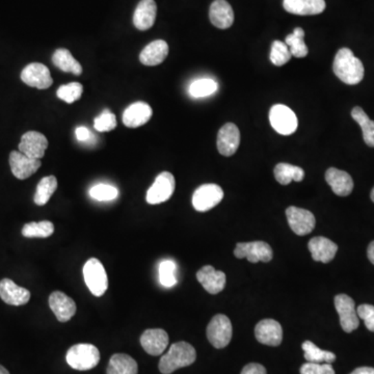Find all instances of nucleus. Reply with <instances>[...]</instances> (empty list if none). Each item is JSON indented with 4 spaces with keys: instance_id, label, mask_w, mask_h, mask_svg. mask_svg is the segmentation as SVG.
<instances>
[{
    "instance_id": "f257e3e1",
    "label": "nucleus",
    "mask_w": 374,
    "mask_h": 374,
    "mask_svg": "<svg viewBox=\"0 0 374 374\" xmlns=\"http://www.w3.org/2000/svg\"><path fill=\"white\" fill-rule=\"evenodd\" d=\"M333 70L342 82L349 85H358L364 78L363 63L355 58L349 48H341L335 56Z\"/></svg>"
},
{
    "instance_id": "f03ea898",
    "label": "nucleus",
    "mask_w": 374,
    "mask_h": 374,
    "mask_svg": "<svg viewBox=\"0 0 374 374\" xmlns=\"http://www.w3.org/2000/svg\"><path fill=\"white\" fill-rule=\"evenodd\" d=\"M196 359V349L190 343L184 341L174 343L168 353L160 359V370L162 374H170L180 368L192 365Z\"/></svg>"
},
{
    "instance_id": "7ed1b4c3",
    "label": "nucleus",
    "mask_w": 374,
    "mask_h": 374,
    "mask_svg": "<svg viewBox=\"0 0 374 374\" xmlns=\"http://www.w3.org/2000/svg\"><path fill=\"white\" fill-rule=\"evenodd\" d=\"M66 360L73 369L87 371L98 365L100 362V353L95 345L80 343L69 349Z\"/></svg>"
},
{
    "instance_id": "20e7f679",
    "label": "nucleus",
    "mask_w": 374,
    "mask_h": 374,
    "mask_svg": "<svg viewBox=\"0 0 374 374\" xmlns=\"http://www.w3.org/2000/svg\"><path fill=\"white\" fill-rule=\"evenodd\" d=\"M83 278L89 292L95 296H102L109 288V278L104 266L96 258H91L83 266Z\"/></svg>"
},
{
    "instance_id": "39448f33",
    "label": "nucleus",
    "mask_w": 374,
    "mask_h": 374,
    "mask_svg": "<svg viewBox=\"0 0 374 374\" xmlns=\"http://www.w3.org/2000/svg\"><path fill=\"white\" fill-rule=\"evenodd\" d=\"M207 338L215 349H225L232 339V323L226 315L213 316L207 327Z\"/></svg>"
},
{
    "instance_id": "423d86ee",
    "label": "nucleus",
    "mask_w": 374,
    "mask_h": 374,
    "mask_svg": "<svg viewBox=\"0 0 374 374\" xmlns=\"http://www.w3.org/2000/svg\"><path fill=\"white\" fill-rule=\"evenodd\" d=\"M270 121L272 128L283 135H290L298 129V118L286 105H274L270 111Z\"/></svg>"
},
{
    "instance_id": "0eeeda50",
    "label": "nucleus",
    "mask_w": 374,
    "mask_h": 374,
    "mask_svg": "<svg viewBox=\"0 0 374 374\" xmlns=\"http://www.w3.org/2000/svg\"><path fill=\"white\" fill-rule=\"evenodd\" d=\"M176 187L174 176L170 172H162L156 177L152 186L148 190L146 200L149 204L157 205L166 202L173 196Z\"/></svg>"
},
{
    "instance_id": "6e6552de",
    "label": "nucleus",
    "mask_w": 374,
    "mask_h": 374,
    "mask_svg": "<svg viewBox=\"0 0 374 374\" xmlns=\"http://www.w3.org/2000/svg\"><path fill=\"white\" fill-rule=\"evenodd\" d=\"M234 255L239 259L247 258L252 263L270 262L274 257L272 247L264 241L237 243L234 250Z\"/></svg>"
},
{
    "instance_id": "1a4fd4ad",
    "label": "nucleus",
    "mask_w": 374,
    "mask_h": 374,
    "mask_svg": "<svg viewBox=\"0 0 374 374\" xmlns=\"http://www.w3.org/2000/svg\"><path fill=\"white\" fill-rule=\"evenodd\" d=\"M223 198V192L219 185H201L192 196V205L197 211L206 212L219 205Z\"/></svg>"
},
{
    "instance_id": "9d476101",
    "label": "nucleus",
    "mask_w": 374,
    "mask_h": 374,
    "mask_svg": "<svg viewBox=\"0 0 374 374\" xmlns=\"http://www.w3.org/2000/svg\"><path fill=\"white\" fill-rule=\"evenodd\" d=\"M335 308L338 312L343 331L345 333H351L357 330L360 321L355 310V300L346 294H338L335 298Z\"/></svg>"
},
{
    "instance_id": "9b49d317",
    "label": "nucleus",
    "mask_w": 374,
    "mask_h": 374,
    "mask_svg": "<svg viewBox=\"0 0 374 374\" xmlns=\"http://www.w3.org/2000/svg\"><path fill=\"white\" fill-rule=\"evenodd\" d=\"M286 217L292 231L300 236L310 234L316 225L314 214L306 209L294 206L288 207L286 210Z\"/></svg>"
},
{
    "instance_id": "f8f14e48",
    "label": "nucleus",
    "mask_w": 374,
    "mask_h": 374,
    "mask_svg": "<svg viewBox=\"0 0 374 374\" xmlns=\"http://www.w3.org/2000/svg\"><path fill=\"white\" fill-rule=\"evenodd\" d=\"M21 80L28 87L38 89H50L54 83L50 69L40 63L28 65L22 70Z\"/></svg>"
},
{
    "instance_id": "ddd939ff",
    "label": "nucleus",
    "mask_w": 374,
    "mask_h": 374,
    "mask_svg": "<svg viewBox=\"0 0 374 374\" xmlns=\"http://www.w3.org/2000/svg\"><path fill=\"white\" fill-rule=\"evenodd\" d=\"M241 144V132L235 124L227 123L217 134V150L226 157L234 155Z\"/></svg>"
},
{
    "instance_id": "4468645a",
    "label": "nucleus",
    "mask_w": 374,
    "mask_h": 374,
    "mask_svg": "<svg viewBox=\"0 0 374 374\" xmlns=\"http://www.w3.org/2000/svg\"><path fill=\"white\" fill-rule=\"evenodd\" d=\"M18 148L24 155L34 160H41L44 157L45 152L48 148V140L41 132L28 131L22 135Z\"/></svg>"
},
{
    "instance_id": "2eb2a0df",
    "label": "nucleus",
    "mask_w": 374,
    "mask_h": 374,
    "mask_svg": "<svg viewBox=\"0 0 374 374\" xmlns=\"http://www.w3.org/2000/svg\"><path fill=\"white\" fill-rule=\"evenodd\" d=\"M256 339L268 346H278L283 340V330L274 319H263L255 327Z\"/></svg>"
},
{
    "instance_id": "dca6fc26",
    "label": "nucleus",
    "mask_w": 374,
    "mask_h": 374,
    "mask_svg": "<svg viewBox=\"0 0 374 374\" xmlns=\"http://www.w3.org/2000/svg\"><path fill=\"white\" fill-rule=\"evenodd\" d=\"M9 160L12 173L19 180L30 178L42 166L40 160L28 157L20 151H12Z\"/></svg>"
},
{
    "instance_id": "f3484780",
    "label": "nucleus",
    "mask_w": 374,
    "mask_h": 374,
    "mask_svg": "<svg viewBox=\"0 0 374 374\" xmlns=\"http://www.w3.org/2000/svg\"><path fill=\"white\" fill-rule=\"evenodd\" d=\"M0 298L10 306H24L30 300V292L20 287L14 280L3 278L0 280Z\"/></svg>"
},
{
    "instance_id": "a211bd4d",
    "label": "nucleus",
    "mask_w": 374,
    "mask_h": 374,
    "mask_svg": "<svg viewBox=\"0 0 374 374\" xmlns=\"http://www.w3.org/2000/svg\"><path fill=\"white\" fill-rule=\"evenodd\" d=\"M197 278L205 290L210 294H217L226 287V274L211 265H206L197 272Z\"/></svg>"
},
{
    "instance_id": "6ab92c4d",
    "label": "nucleus",
    "mask_w": 374,
    "mask_h": 374,
    "mask_svg": "<svg viewBox=\"0 0 374 374\" xmlns=\"http://www.w3.org/2000/svg\"><path fill=\"white\" fill-rule=\"evenodd\" d=\"M50 309L60 322L70 320L76 313V304L72 298L60 292H54L50 294Z\"/></svg>"
},
{
    "instance_id": "aec40b11",
    "label": "nucleus",
    "mask_w": 374,
    "mask_h": 374,
    "mask_svg": "<svg viewBox=\"0 0 374 374\" xmlns=\"http://www.w3.org/2000/svg\"><path fill=\"white\" fill-rule=\"evenodd\" d=\"M140 344L149 355H160L168 347V333L162 329H151V330L145 331L140 337Z\"/></svg>"
},
{
    "instance_id": "412c9836",
    "label": "nucleus",
    "mask_w": 374,
    "mask_h": 374,
    "mask_svg": "<svg viewBox=\"0 0 374 374\" xmlns=\"http://www.w3.org/2000/svg\"><path fill=\"white\" fill-rule=\"evenodd\" d=\"M153 111L146 102H135L129 105L123 113V123L128 128H138L151 120Z\"/></svg>"
},
{
    "instance_id": "4be33fe9",
    "label": "nucleus",
    "mask_w": 374,
    "mask_h": 374,
    "mask_svg": "<svg viewBox=\"0 0 374 374\" xmlns=\"http://www.w3.org/2000/svg\"><path fill=\"white\" fill-rule=\"evenodd\" d=\"M325 180L337 196H349L353 192V178L349 173L344 172V170L335 168H329L325 173Z\"/></svg>"
},
{
    "instance_id": "5701e85b",
    "label": "nucleus",
    "mask_w": 374,
    "mask_h": 374,
    "mask_svg": "<svg viewBox=\"0 0 374 374\" xmlns=\"http://www.w3.org/2000/svg\"><path fill=\"white\" fill-rule=\"evenodd\" d=\"M313 260L322 263H329L334 259L338 251V245L325 237H314L308 243Z\"/></svg>"
},
{
    "instance_id": "b1692460",
    "label": "nucleus",
    "mask_w": 374,
    "mask_h": 374,
    "mask_svg": "<svg viewBox=\"0 0 374 374\" xmlns=\"http://www.w3.org/2000/svg\"><path fill=\"white\" fill-rule=\"evenodd\" d=\"M156 14L157 6L154 0H142L134 11V26L142 32L150 30L155 23Z\"/></svg>"
},
{
    "instance_id": "393cba45",
    "label": "nucleus",
    "mask_w": 374,
    "mask_h": 374,
    "mask_svg": "<svg viewBox=\"0 0 374 374\" xmlns=\"http://www.w3.org/2000/svg\"><path fill=\"white\" fill-rule=\"evenodd\" d=\"M168 56V43L164 40H156L147 45L140 52V60L145 66H158L166 60Z\"/></svg>"
},
{
    "instance_id": "a878e982",
    "label": "nucleus",
    "mask_w": 374,
    "mask_h": 374,
    "mask_svg": "<svg viewBox=\"0 0 374 374\" xmlns=\"http://www.w3.org/2000/svg\"><path fill=\"white\" fill-rule=\"evenodd\" d=\"M283 7L294 15L310 16L322 13L327 5L324 0H284Z\"/></svg>"
},
{
    "instance_id": "bb28decb",
    "label": "nucleus",
    "mask_w": 374,
    "mask_h": 374,
    "mask_svg": "<svg viewBox=\"0 0 374 374\" xmlns=\"http://www.w3.org/2000/svg\"><path fill=\"white\" fill-rule=\"evenodd\" d=\"M211 23L219 30H227L234 22V12L226 0H214L209 11Z\"/></svg>"
},
{
    "instance_id": "cd10ccee",
    "label": "nucleus",
    "mask_w": 374,
    "mask_h": 374,
    "mask_svg": "<svg viewBox=\"0 0 374 374\" xmlns=\"http://www.w3.org/2000/svg\"><path fill=\"white\" fill-rule=\"evenodd\" d=\"M138 372L135 360L125 353L113 355L107 367V374H138Z\"/></svg>"
},
{
    "instance_id": "c85d7f7f",
    "label": "nucleus",
    "mask_w": 374,
    "mask_h": 374,
    "mask_svg": "<svg viewBox=\"0 0 374 374\" xmlns=\"http://www.w3.org/2000/svg\"><path fill=\"white\" fill-rule=\"evenodd\" d=\"M52 63L63 72L72 73L74 75H80L82 73V67L75 60L68 50H58L52 56Z\"/></svg>"
},
{
    "instance_id": "c756f323",
    "label": "nucleus",
    "mask_w": 374,
    "mask_h": 374,
    "mask_svg": "<svg viewBox=\"0 0 374 374\" xmlns=\"http://www.w3.org/2000/svg\"><path fill=\"white\" fill-rule=\"evenodd\" d=\"M274 174L276 180L282 185H288L292 181L300 182L305 178V172L302 168L289 164H276Z\"/></svg>"
},
{
    "instance_id": "7c9ffc66",
    "label": "nucleus",
    "mask_w": 374,
    "mask_h": 374,
    "mask_svg": "<svg viewBox=\"0 0 374 374\" xmlns=\"http://www.w3.org/2000/svg\"><path fill=\"white\" fill-rule=\"evenodd\" d=\"M351 117L359 124L363 131L364 142L368 147L374 148V121L360 107H355L351 111Z\"/></svg>"
},
{
    "instance_id": "2f4dec72",
    "label": "nucleus",
    "mask_w": 374,
    "mask_h": 374,
    "mask_svg": "<svg viewBox=\"0 0 374 374\" xmlns=\"http://www.w3.org/2000/svg\"><path fill=\"white\" fill-rule=\"evenodd\" d=\"M58 180L54 176H47L41 179L36 186V194H34V201L38 206H44L50 202L52 195L58 188Z\"/></svg>"
},
{
    "instance_id": "473e14b6",
    "label": "nucleus",
    "mask_w": 374,
    "mask_h": 374,
    "mask_svg": "<svg viewBox=\"0 0 374 374\" xmlns=\"http://www.w3.org/2000/svg\"><path fill=\"white\" fill-rule=\"evenodd\" d=\"M305 353V359L310 363L332 364L336 361V355L331 351H322L311 341H305L302 345Z\"/></svg>"
},
{
    "instance_id": "72a5a7b5",
    "label": "nucleus",
    "mask_w": 374,
    "mask_h": 374,
    "mask_svg": "<svg viewBox=\"0 0 374 374\" xmlns=\"http://www.w3.org/2000/svg\"><path fill=\"white\" fill-rule=\"evenodd\" d=\"M305 32L302 28H294L292 34H288L285 38L286 45L289 48L292 56L298 58H304L308 56L309 50L305 43Z\"/></svg>"
},
{
    "instance_id": "f704fd0d",
    "label": "nucleus",
    "mask_w": 374,
    "mask_h": 374,
    "mask_svg": "<svg viewBox=\"0 0 374 374\" xmlns=\"http://www.w3.org/2000/svg\"><path fill=\"white\" fill-rule=\"evenodd\" d=\"M54 232V225L50 221L28 223L22 229V235L28 239H47Z\"/></svg>"
},
{
    "instance_id": "c9c22d12",
    "label": "nucleus",
    "mask_w": 374,
    "mask_h": 374,
    "mask_svg": "<svg viewBox=\"0 0 374 374\" xmlns=\"http://www.w3.org/2000/svg\"><path fill=\"white\" fill-rule=\"evenodd\" d=\"M217 87L219 85L213 79H198L190 85V95L194 98H204L214 94L217 91Z\"/></svg>"
},
{
    "instance_id": "e433bc0d",
    "label": "nucleus",
    "mask_w": 374,
    "mask_h": 374,
    "mask_svg": "<svg viewBox=\"0 0 374 374\" xmlns=\"http://www.w3.org/2000/svg\"><path fill=\"white\" fill-rule=\"evenodd\" d=\"M292 52L286 43L274 41L270 50V60L276 67L284 66L292 60Z\"/></svg>"
},
{
    "instance_id": "4c0bfd02",
    "label": "nucleus",
    "mask_w": 374,
    "mask_h": 374,
    "mask_svg": "<svg viewBox=\"0 0 374 374\" xmlns=\"http://www.w3.org/2000/svg\"><path fill=\"white\" fill-rule=\"evenodd\" d=\"M82 85L79 82H70L69 85H62V87H58L56 95H58L60 100L71 104L75 101H78L82 96Z\"/></svg>"
},
{
    "instance_id": "58836bf2",
    "label": "nucleus",
    "mask_w": 374,
    "mask_h": 374,
    "mask_svg": "<svg viewBox=\"0 0 374 374\" xmlns=\"http://www.w3.org/2000/svg\"><path fill=\"white\" fill-rule=\"evenodd\" d=\"M160 280L164 287L176 285V264L172 260H164L160 265Z\"/></svg>"
},
{
    "instance_id": "ea45409f",
    "label": "nucleus",
    "mask_w": 374,
    "mask_h": 374,
    "mask_svg": "<svg viewBox=\"0 0 374 374\" xmlns=\"http://www.w3.org/2000/svg\"><path fill=\"white\" fill-rule=\"evenodd\" d=\"M117 188L109 184H97L89 190V196L96 201H113L118 198Z\"/></svg>"
},
{
    "instance_id": "a19ab883",
    "label": "nucleus",
    "mask_w": 374,
    "mask_h": 374,
    "mask_svg": "<svg viewBox=\"0 0 374 374\" xmlns=\"http://www.w3.org/2000/svg\"><path fill=\"white\" fill-rule=\"evenodd\" d=\"M117 127V118L113 113L105 109L94 121V128L99 132H109Z\"/></svg>"
},
{
    "instance_id": "79ce46f5",
    "label": "nucleus",
    "mask_w": 374,
    "mask_h": 374,
    "mask_svg": "<svg viewBox=\"0 0 374 374\" xmlns=\"http://www.w3.org/2000/svg\"><path fill=\"white\" fill-rule=\"evenodd\" d=\"M300 374H335V370L331 364L307 362L300 368Z\"/></svg>"
},
{
    "instance_id": "37998d69",
    "label": "nucleus",
    "mask_w": 374,
    "mask_h": 374,
    "mask_svg": "<svg viewBox=\"0 0 374 374\" xmlns=\"http://www.w3.org/2000/svg\"><path fill=\"white\" fill-rule=\"evenodd\" d=\"M358 316L363 319L365 327L370 332H374V306L372 305H361L357 310Z\"/></svg>"
},
{
    "instance_id": "c03bdc74",
    "label": "nucleus",
    "mask_w": 374,
    "mask_h": 374,
    "mask_svg": "<svg viewBox=\"0 0 374 374\" xmlns=\"http://www.w3.org/2000/svg\"><path fill=\"white\" fill-rule=\"evenodd\" d=\"M75 135H76L77 140L80 143H89L91 138H93V133L85 126L77 127L76 130H75Z\"/></svg>"
},
{
    "instance_id": "a18cd8bd",
    "label": "nucleus",
    "mask_w": 374,
    "mask_h": 374,
    "mask_svg": "<svg viewBox=\"0 0 374 374\" xmlns=\"http://www.w3.org/2000/svg\"><path fill=\"white\" fill-rule=\"evenodd\" d=\"M241 374H267V372L261 364L251 363L245 366Z\"/></svg>"
},
{
    "instance_id": "49530a36",
    "label": "nucleus",
    "mask_w": 374,
    "mask_h": 374,
    "mask_svg": "<svg viewBox=\"0 0 374 374\" xmlns=\"http://www.w3.org/2000/svg\"><path fill=\"white\" fill-rule=\"evenodd\" d=\"M351 374H374V368L372 367H360L353 370Z\"/></svg>"
},
{
    "instance_id": "de8ad7c7",
    "label": "nucleus",
    "mask_w": 374,
    "mask_h": 374,
    "mask_svg": "<svg viewBox=\"0 0 374 374\" xmlns=\"http://www.w3.org/2000/svg\"><path fill=\"white\" fill-rule=\"evenodd\" d=\"M367 256L368 259H369L370 262L374 265V241H372V243H370L369 247H368Z\"/></svg>"
},
{
    "instance_id": "09e8293b",
    "label": "nucleus",
    "mask_w": 374,
    "mask_h": 374,
    "mask_svg": "<svg viewBox=\"0 0 374 374\" xmlns=\"http://www.w3.org/2000/svg\"><path fill=\"white\" fill-rule=\"evenodd\" d=\"M0 374H10V372L3 366L0 365Z\"/></svg>"
},
{
    "instance_id": "8fccbe9b",
    "label": "nucleus",
    "mask_w": 374,
    "mask_h": 374,
    "mask_svg": "<svg viewBox=\"0 0 374 374\" xmlns=\"http://www.w3.org/2000/svg\"><path fill=\"white\" fill-rule=\"evenodd\" d=\"M370 198H371L372 202L374 203V187L373 190H371V195H370Z\"/></svg>"
}]
</instances>
